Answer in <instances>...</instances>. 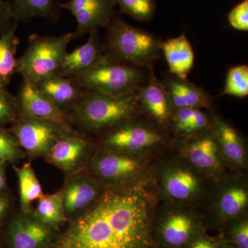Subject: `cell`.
I'll return each instance as SVG.
<instances>
[{"mask_svg":"<svg viewBox=\"0 0 248 248\" xmlns=\"http://www.w3.org/2000/svg\"><path fill=\"white\" fill-rule=\"evenodd\" d=\"M153 223L152 196L143 186L104 189L50 248H157Z\"/></svg>","mask_w":248,"mask_h":248,"instance_id":"obj_1","label":"cell"},{"mask_svg":"<svg viewBox=\"0 0 248 248\" xmlns=\"http://www.w3.org/2000/svg\"><path fill=\"white\" fill-rule=\"evenodd\" d=\"M140 110L138 91L121 95L85 92L69 114L72 126L84 133L107 132L133 121Z\"/></svg>","mask_w":248,"mask_h":248,"instance_id":"obj_2","label":"cell"},{"mask_svg":"<svg viewBox=\"0 0 248 248\" xmlns=\"http://www.w3.org/2000/svg\"><path fill=\"white\" fill-rule=\"evenodd\" d=\"M108 58L128 65L145 66L159 56L161 43L153 34L133 27L115 14L107 27Z\"/></svg>","mask_w":248,"mask_h":248,"instance_id":"obj_3","label":"cell"},{"mask_svg":"<svg viewBox=\"0 0 248 248\" xmlns=\"http://www.w3.org/2000/svg\"><path fill=\"white\" fill-rule=\"evenodd\" d=\"M74 39L73 32L58 36L32 34L27 50L17 59L16 73L35 84L57 74L68 45Z\"/></svg>","mask_w":248,"mask_h":248,"instance_id":"obj_4","label":"cell"},{"mask_svg":"<svg viewBox=\"0 0 248 248\" xmlns=\"http://www.w3.org/2000/svg\"><path fill=\"white\" fill-rule=\"evenodd\" d=\"M71 79L85 92L121 95L138 91L143 77L135 67L105 54L94 66Z\"/></svg>","mask_w":248,"mask_h":248,"instance_id":"obj_5","label":"cell"},{"mask_svg":"<svg viewBox=\"0 0 248 248\" xmlns=\"http://www.w3.org/2000/svg\"><path fill=\"white\" fill-rule=\"evenodd\" d=\"M85 169L103 188H120L135 184L143 166L133 155L99 148L91 155Z\"/></svg>","mask_w":248,"mask_h":248,"instance_id":"obj_6","label":"cell"},{"mask_svg":"<svg viewBox=\"0 0 248 248\" xmlns=\"http://www.w3.org/2000/svg\"><path fill=\"white\" fill-rule=\"evenodd\" d=\"M71 125L18 115L9 129L30 160L45 158L50 148Z\"/></svg>","mask_w":248,"mask_h":248,"instance_id":"obj_7","label":"cell"},{"mask_svg":"<svg viewBox=\"0 0 248 248\" xmlns=\"http://www.w3.org/2000/svg\"><path fill=\"white\" fill-rule=\"evenodd\" d=\"M93 143L87 134L71 128L57 140L44 159L67 176L86 169Z\"/></svg>","mask_w":248,"mask_h":248,"instance_id":"obj_8","label":"cell"},{"mask_svg":"<svg viewBox=\"0 0 248 248\" xmlns=\"http://www.w3.org/2000/svg\"><path fill=\"white\" fill-rule=\"evenodd\" d=\"M58 230L40 221L33 210H20L11 217L6 228L7 248H50Z\"/></svg>","mask_w":248,"mask_h":248,"instance_id":"obj_9","label":"cell"},{"mask_svg":"<svg viewBox=\"0 0 248 248\" xmlns=\"http://www.w3.org/2000/svg\"><path fill=\"white\" fill-rule=\"evenodd\" d=\"M203 234L202 223L186 212H171L153 223L155 242L163 248H187Z\"/></svg>","mask_w":248,"mask_h":248,"instance_id":"obj_10","label":"cell"},{"mask_svg":"<svg viewBox=\"0 0 248 248\" xmlns=\"http://www.w3.org/2000/svg\"><path fill=\"white\" fill-rule=\"evenodd\" d=\"M63 207L68 221L86 212L104 190L86 169L67 176L62 187Z\"/></svg>","mask_w":248,"mask_h":248,"instance_id":"obj_11","label":"cell"},{"mask_svg":"<svg viewBox=\"0 0 248 248\" xmlns=\"http://www.w3.org/2000/svg\"><path fill=\"white\" fill-rule=\"evenodd\" d=\"M114 0H69L62 3V9L69 11L76 19L75 38L101 28H107L116 14Z\"/></svg>","mask_w":248,"mask_h":248,"instance_id":"obj_12","label":"cell"},{"mask_svg":"<svg viewBox=\"0 0 248 248\" xmlns=\"http://www.w3.org/2000/svg\"><path fill=\"white\" fill-rule=\"evenodd\" d=\"M105 133L100 141V148L129 154L155 146L161 140L157 132L132 123V121Z\"/></svg>","mask_w":248,"mask_h":248,"instance_id":"obj_13","label":"cell"},{"mask_svg":"<svg viewBox=\"0 0 248 248\" xmlns=\"http://www.w3.org/2000/svg\"><path fill=\"white\" fill-rule=\"evenodd\" d=\"M16 97L19 115L72 126L69 117L60 110L30 80L22 78V84Z\"/></svg>","mask_w":248,"mask_h":248,"instance_id":"obj_14","label":"cell"},{"mask_svg":"<svg viewBox=\"0 0 248 248\" xmlns=\"http://www.w3.org/2000/svg\"><path fill=\"white\" fill-rule=\"evenodd\" d=\"M105 55L98 31L89 33L84 45L68 53L62 59L58 73L59 76L73 78L94 66Z\"/></svg>","mask_w":248,"mask_h":248,"instance_id":"obj_15","label":"cell"},{"mask_svg":"<svg viewBox=\"0 0 248 248\" xmlns=\"http://www.w3.org/2000/svg\"><path fill=\"white\" fill-rule=\"evenodd\" d=\"M36 85L60 110L68 116L85 93L74 80L58 74L48 77Z\"/></svg>","mask_w":248,"mask_h":248,"instance_id":"obj_16","label":"cell"},{"mask_svg":"<svg viewBox=\"0 0 248 248\" xmlns=\"http://www.w3.org/2000/svg\"><path fill=\"white\" fill-rule=\"evenodd\" d=\"M169 71L178 79L186 80L193 67L195 53L190 42L182 34L161 43Z\"/></svg>","mask_w":248,"mask_h":248,"instance_id":"obj_17","label":"cell"},{"mask_svg":"<svg viewBox=\"0 0 248 248\" xmlns=\"http://www.w3.org/2000/svg\"><path fill=\"white\" fill-rule=\"evenodd\" d=\"M138 93L140 102L158 123L165 124L169 120L172 107L169 94L153 73L148 84L139 89Z\"/></svg>","mask_w":248,"mask_h":248,"instance_id":"obj_18","label":"cell"},{"mask_svg":"<svg viewBox=\"0 0 248 248\" xmlns=\"http://www.w3.org/2000/svg\"><path fill=\"white\" fill-rule=\"evenodd\" d=\"M165 87L172 107L175 108H201L210 105V98L207 93L186 80L178 78L169 80Z\"/></svg>","mask_w":248,"mask_h":248,"instance_id":"obj_19","label":"cell"},{"mask_svg":"<svg viewBox=\"0 0 248 248\" xmlns=\"http://www.w3.org/2000/svg\"><path fill=\"white\" fill-rule=\"evenodd\" d=\"M11 4L15 19L19 22L44 18L57 23L61 16L60 0H13Z\"/></svg>","mask_w":248,"mask_h":248,"instance_id":"obj_20","label":"cell"},{"mask_svg":"<svg viewBox=\"0 0 248 248\" xmlns=\"http://www.w3.org/2000/svg\"><path fill=\"white\" fill-rule=\"evenodd\" d=\"M164 184L167 195L178 201L190 200L200 190L198 178L192 171L184 168L170 170L165 175Z\"/></svg>","mask_w":248,"mask_h":248,"instance_id":"obj_21","label":"cell"},{"mask_svg":"<svg viewBox=\"0 0 248 248\" xmlns=\"http://www.w3.org/2000/svg\"><path fill=\"white\" fill-rule=\"evenodd\" d=\"M18 24L14 22L0 34V87H6L16 73V55L19 45L16 34Z\"/></svg>","mask_w":248,"mask_h":248,"instance_id":"obj_22","label":"cell"},{"mask_svg":"<svg viewBox=\"0 0 248 248\" xmlns=\"http://www.w3.org/2000/svg\"><path fill=\"white\" fill-rule=\"evenodd\" d=\"M13 168L19 182L21 210L29 211L32 210V203L40 200L45 195L42 186L29 163L23 164L21 167L13 164Z\"/></svg>","mask_w":248,"mask_h":248,"instance_id":"obj_23","label":"cell"},{"mask_svg":"<svg viewBox=\"0 0 248 248\" xmlns=\"http://www.w3.org/2000/svg\"><path fill=\"white\" fill-rule=\"evenodd\" d=\"M33 212L40 221L54 229L58 230L60 226L68 221L63 207L62 188L55 193L42 196L37 201Z\"/></svg>","mask_w":248,"mask_h":248,"instance_id":"obj_24","label":"cell"},{"mask_svg":"<svg viewBox=\"0 0 248 248\" xmlns=\"http://www.w3.org/2000/svg\"><path fill=\"white\" fill-rule=\"evenodd\" d=\"M187 156L192 164L201 169L213 170L219 167L218 146L211 136H205L192 142L187 149Z\"/></svg>","mask_w":248,"mask_h":248,"instance_id":"obj_25","label":"cell"},{"mask_svg":"<svg viewBox=\"0 0 248 248\" xmlns=\"http://www.w3.org/2000/svg\"><path fill=\"white\" fill-rule=\"evenodd\" d=\"M248 203V192L244 187L233 186L226 189L218 202V215L221 221L239 218L247 208Z\"/></svg>","mask_w":248,"mask_h":248,"instance_id":"obj_26","label":"cell"},{"mask_svg":"<svg viewBox=\"0 0 248 248\" xmlns=\"http://www.w3.org/2000/svg\"><path fill=\"white\" fill-rule=\"evenodd\" d=\"M217 138L223 154L233 164L241 166L245 161V149L241 139L232 127L224 122L217 124Z\"/></svg>","mask_w":248,"mask_h":248,"instance_id":"obj_27","label":"cell"},{"mask_svg":"<svg viewBox=\"0 0 248 248\" xmlns=\"http://www.w3.org/2000/svg\"><path fill=\"white\" fill-rule=\"evenodd\" d=\"M122 14L128 15L140 22H149L156 10L155 0H114Z\"/></svg>","mask_w":248,"mask_h":248,"instance_id":"obj_28","label":"cell"},{"mask_svg":"<svg viewBox=\"0 0 248 248\" xmlns=\"http://www.w3.org/2000/svg\"><path fill=\"white\" fill-rule=\"evenodd\" d=\"M221 94L246 97L248 95V66L239 65L228 72L226 84Z\"/></svg>","mask_w":248,"mask_h":248,"instance_id":"obj_29","label":"cell"},{"mask_svg":"<svg viewBox=\"0 0 248 248\" xmlns=\"http://www.w3.org/2000/svg\"><path fill=\"white\" fill-rule=\"evenodd\" d=\"M25 156L16 137L9 129L0 127V163L15 164Z\"/></svg>","mask_w":248,"mask_h":248,"instance_id":"obj_30","label":"cell"},{"mask_svg":"<svg viewBox=\"0 0 248 248\" xmlns=\"http://www.w3.org/2000/svg\"><path fill=\"white\" fill-rule=\"evenodd\" d=\"M19 115L16 96L6 89L0 87V127L12 124Z\"/></svg>","mask_w":248,"mask_h":248,"instance_id":"obj_31","label":"cell"},{"mask_svg":"<svg viewBox=\"0 0 248 248\" xmlns=\"http://www.w3.org/2000/svg\"><path fill=\"white\" fill-rule=\"evenodd\" d=\"M228 228V239L234 248H248V221L247 218L234 219Z\"/></svg>","mask_w":248,"mask_h":248,"instance_id":"obj_32","label":"cell"},{"mask_svg":"<svg viewBox=\"0 0 248 248\" xmlns=\"http://www.w3.org/2000/svg\"><path fill=\"white\" fill-rule=\"evenodd\" d=\"M228 20L233 29L248 31V0H242L232 9L228 15Z\"/></svg>","mask_w":248,"mask_h":248,"instance_id":"obj_33","label":"cell"},{"mask_svg":"<svg viewBox=\"0 0 248 248\" xmlns=\"http://www.w3.org/2000/svg\"><path fill=\"white\" fill-rule=\"evenodd\" d=\"M16 22L17 21L15 19L11 2L5 1L0 6V34Z\"/></svg>","mask_w":248,"mask_h":248,"instance_id":"obj_34","label":"cell"},{"mask_svg":"<svg viewBox=\"0 0 248 248\" xmlns=\"http://www.w3.org/2000/svg\"><path fill=\"white\" fill-rule=\"evenodd\" d=\"M222 240H215L203 234L197 238L187 248H217Z\"/></svg>","mask_w":248,"mask_h":248,"instance_id":"obj_35","label":"cell"},{"mask_svg":"<svg viewBox=\"0 0 248 248\" xmlns=\"http://www.w3.org/2000/svg\"><path fill=\"white\" fill-rule=\"evenodd\" d=\"M10 205V199L5 192H0V221L4 218L9 211Z\"/></svg>","mask_w":248,"mask_h":248,"instance_id":"obj_36","label":"cell"},{"mask_svg":"<svg viewBox=\"0 0 248 248\" xmlns=\"http://www.w3.org/2000/svg\"><path fill=\"white\" fill-rule=\"evenodd\" d=\"M4 171V164L0 163V192H5L7 187Z\"/></svg>","mask_w":248,"mask_h":248,"instance_id":"obj_37","label":"cell"},{"mask_svg":"<svg viewBox=\"0 0 248 248\" xmlns=\"http://www.w3.org/2000/svg\"><path fill=\"white\" fill-rule=\"evenodd\" d=\"M217 248H234L231 243L228 242L226 240H222L219 245L217 246Z\"/></svg>","mask_w":248,"mask_h":248,"instance_id":"obj_38","label":"cell"},{"mask_svg":"<svg viewBox=\"0 0 248 248\" xmlns=\"http://www.w3.org/2000/svg\"><path fill=\"white\" fill-rule=\"evenodd\" d=\"M0 248H3L2 241H1V236H0Z\"/></svg>","mask_w":248,"mask_h":248,"instance_id":"obj_39","label":"cell"},{"mask_svg":"<svg viewBox=\"0 0 248 248\" xmlns=\"http://www.w3.org/2000/svg\"><path fill=\"white\" fill-rule=\"evenodd\" d=\"M4 0H0V6H1V4H4Z\"/></svg>","mask_w":248,"mask_h":248,"instance_id":"obj_40","label":"cell"}]
</instances>
